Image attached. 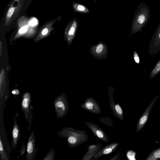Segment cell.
Wrapping results in <instances>:
<instances>
[{
	"instance_id": "obj_1",
	"label": "cell",
	"mask_w": 160,
	"mask_h": 160,
	"mask_svg": "<svg viewBox=\"0 0 160 160\" xmlns=\"http://www.w3.org/2000/svg\"><path fill=\"white\" fill-rule=\"evenodd\" d=\"M150 18V7L146 4L140 2L134 14L131 35L140 31L148 22Z\"/></svg>"
},
{
	"instance_id": "obj_2",
	"label": "cell",
	"mask_w": 160,
	"mask_h": 160,
	"mask_svg": "<svg viewBox=\"0 0 160 160\" xmlns=\"http://www.w3.org/2000/svg\"><path fill=\"white\" fill-rule=\"evenodd\" d=\"M53 106L57 118H62L66 115L69 103L65 96L62 95L56 98L53 101Z\"/></svg>"
},
{
	"instance_id": "obj_3",
	"label": "cell",
	"mask_w": 160,
	"mask_h": 160,
	"mask_svg": "<svg viewBox=\"0 0 160 160\" xmlns=\"http://www.w3.org/2000/svg\"><path fill=\"white\" fill-rule=\"evenodd\" d=\"M31 99L30 94L28 93H25L22 96L21 103L22 112H24L25 118L28 122L29 123L28 131L31 128V125L32 119V109L33 106L31 105Z\"/></svg>"
},
{
	"instance_id": "obj_4",
	"label": "cell",
	"mask_w": 160,
	"mask_h": 160,
	"mask_svg": "<svg viewBox=\"0 0 160 160\" xmlns=\"http://www.w3.org/2000/svg\"><path fill=\"white\" fill-rule=\"evenodd\" d=\"M160 50V21L149 43L148 52L151 55L157 54Z\"/></svg>"
},
{
	"instance_id": "obj_5",
	"label": "cell",
	"mask_w": 160,
	"mask_h": 160,
	"mask_svg": "<svg viewBox=\"0 0 160 160\" xmlns=\"http://www.w3.org/2000/svg\"><path fill=\"white\" fill-rule=\"evenodd\" d=\"M158 97V94L155 97L140 116L136 127L137 133L141 130L148 121L150 112Z\"/></svg>"
},
{
	"instance_id": "obj_6",
	"label": "cell",
	"mask_w": 160,
	"mask_h": 160,
	"mask_svg": "<svg viewBox=\"0 0 160 160\" xmlns=\"http://www.w3.org/2000/svg\"><path fill=\"white\" fill-rule=\"evenodd\" d=\"M37 152L34 132L32 130L30 135L26 146V160H34Z\"/></svg>"
},
{
	"instance_id": "obj_7",
	"label": "cell",
	"mask_w": 160,
	"mask_h": 160,
	"mask_svg": "<svg viewBox=\"0 0 160 160\" xmlns=\"http://www.w3.org/2000/svg\"><path fill=\"white\" fill-rule=\"evenodd\" d=\"M85 123L92 131L96 137L106 142H108V138L104 130L97 124L92 122H86Z\"/></svg>"
},
{
	"instance_id": "obj_8",
	"label": "cell",
	"mask_w": 160,
	"mask_h": 160,
	"mask_svg": "<svg viewBox=\"0 0 160 160\" xmlns=\"http://www.w3.org/2000/svg\"><path fill=\"white\" fill-rule=\"evenodd\" d=\"M14 117V123L12 130V145L15 149L17 147L20 136L19 126L18 124L16 118Z\"/></svg>"
},
{
	"instance_id": "obj_9",
	"label": "cell",
	"mask_w": 160,
	"mask_h": 160,
	"mask_svg": "<svg viewBox=\"0 0 160 160\" xmlns=\"http://www.w3.org/2000/svg\"><path fill=\"white\" fill-rule=\"evenodd\" d=\"M118 143H113L108 145L106 146L100 151L98 153L95 155L96 157H98L99 156L100 157L103 155L109 154L114 150L118 146Z\"/></svg>"
},
{
	"instance_id": "obj_10",
	"label": "cell",
	"mask_w": 160,
	"mask_h": 160,
	"mask_svg": "<svg viewBox=\"0 0 160 160\" xmlns=\"http://www.w3.org/2000/svg\"><path fill=\"white\" fill-rule=\"evenodd\" d=\"M160 158V147L153 149L147 156L145 160H156Z\"/></svg>"
},
{
	"instance_id": "obj_11",
	"label": "cell",
	"mask_w": 160,
	"mask_h": 160,
	"mask_svg": "<svg viewBox=\"0 0 160 160\" xmlns=\"http://www.w3.org/2000/svg\"><path fill=\"white\" fill-rule=\"evenodd\" d=\"M82 104L84 105V106L83 108H86L87 110H91V112H93V113H94V110L96 111V106H97L96 102H95L94 101H85L84 103ZM96 112H97L96 111Z\"/></svg>"
},
{
	"instance_id": "obj_12",
	"label": "cell",
	"mask_w": 160,
	"mask_h": 160,
	"mask_svg": "<svg viewBox=\"0 0 160 160\" xmlns=\"http://www.w3.org/2000/svg\"><path fill=\"white\" fill-rule=\"evenodd\" d=\"M0 154L1 158L2 160H9V159L8 155L4 150L1 136L0 137Z\"/></svg>"
},
{
	"instance_id": "obj_13",
	"label": "cell",
	"mask_w": 160,
	"mask_h": 160,
	"mask_svg": "<svg viewBox=\"0 0 160 160\" xmlns=\"http://www.w3.org/2000/svg\"><path fill=\"white\" fill-rule=\"evenodd\" d=\"M55 156V152L54 149L51 148L42 160H54Z\"/></svg>"
},
{
	"instance_id": "obj_14",
	"label": "cell",
	"mask_w": 160,
	"mask_h": 160,
	"mask_svg": "<svg viewBox=\"0 0 160 160\" xmlns=\"http://www.w3.org/2000/svg\"><path fill=\"white\" fill-rule=\"evenodd\" d=\"M75 8L76 10L80 12H86L87 10L86 7L81 5H78Z\"/></svg>"
},
{
	"instance_id": "obj_15",
	"label": "cell",
	"mask_w": 160,
	"mask_h": 160,
	"mask_svg": "<svg viewBox=\"0 0 160 160\" xmlns=\"http://www.w3.org/2000/svg\"><path fill=\"white\" fill-rule=\"evenodd\" d=\"M135 152H134L133 151L131 150L127 152V157L129 159H135Z\"/></svg>"
},
{
	"instance_id": "obj_16",
	"label": "cell",
	"mask_w": 160,
	"mask_h": 160,
	"mask_svg": "<svg viewBox=\"0 0 160 160\" xmlns=\"http://www.w3.org/2000/svg\"><path fill=\"white\" fill-rule=\"evenodd\" d=\"M133 58L135 62L137 64L139 65L140 63V58L137 52L135 51H134Z\"/></svg>"
},
{
	"instance_id": "obj_17",
	"label": "cell",
	"mask_w": 160,
	"mask_h": 160,
	"mask_svg": "<svg viewBox=\"0 0 160 160\" xmlns=\"http://www.w3.org/2000/svg\"><path fill=\"white\" fill-rule=\"evenodd\" d=\"M26 151V147L24 142L21 147L20 150V156H22L24 155Z\"/></svg>"
},
{
	"instance_id": "obj_18",
	"label": "cell",
	"mask_w": 160,
	"mask_h": 160,
	"mask_svg": "<svg viewBox=\"0 0 160 160\" xmlns=\"http://www.w3.org/2000/svg\"><path fill=\"white\" fill-rule=\"evenodd\" d=\"M15 11V9L12 8H10L7 13V17L8 18H10L12 16Z\"/></svg>"
},
{
	"instance_id": "obj_19",
	"label": "cell",
	"mask_w": 160,
	"mask_h": 160,
	"mask_svg": "<svg viewBox=\"0 0 160 160\" xmlns=\"http://www.w3.org/2000/svg\"><path fill=\"white\" fill-rule=\"evenodd\" d=\"M103 45L101 44H99L97 47L96 49V52L98 53H101L103 49Z\"/></svg>"
},
{
	"instance_id": "obj_20",
	"label": "cell",
	"mask_w": 160,
	"mask_h": 160,
	"mask_svg": "<svg viewBox=\"0 0 160 160\" xmlns=\"http://www.w3.org/2000/svg\"><path fill=\"white\" fill-rule=\"evenodd\" d=\"M38 23V21L35 18H33L29 22V24L32 26H34L37 25Z\"/></svg>"
},
{
	"instance_id": "obj_21",
	"label": "cell",
	"mask_w": 160,
	"mask_h": 160,
	"mask_svg": "<svg viewBox=\"0 0 160 160\" xmlns=\"http://www.w3.org/2000/svg\"><path fill=\"white\" fill-rule=\"evenodd\" d=\"M28 27V26L27 25L22 27L19 30V32L20 33H22L25 32L27 30Z\"/></svg>"
},
{
	"instance_id": "obj_22",
	"label": "cell",
	"mask_w": 160,
	"mask_h": 160,
	"mask_svg": "<svg viewBox=\"0 0 160 160\" xmlns=\"http://www.w3.org/2000/svg\"><path fill=\"white\" fill-rule=\"evenodd\" d=\"M75 28L73 27H72L69 32V35H72L74 32Z\"/></svg>"
},
{
	"instance_id": "obj_23",
	"label": "cell",
	"mask_w": 160,
	"mask_h": 160,
	"mask_svg": "<svg viewBox=\"0 0 160 160\" xmlns=\"http://www.w3.org/2000/svg\"><path fill=\"white\" fill-rule=\"evenodd\" d=\"M48 31V30L47 28H45L42 30V33L43 35H45L47 33Z\"/></svg>"
},
{
	"instance_id": "obj_24",
	"label": "cell",
	"mask_w": 160,
	"mask_h": 160,
	"mask_svg": "<svg viewBox=\"0 0 160 160\" xmlns=\"http://www.w3.org/2000/svg\"><path fill=\"white\" fill-rule=\"evenodd\" d=\"M12 93L13 94H15V93H16V92L15 91H13L12 92Z\"/></svg>"
}]
</instances>
